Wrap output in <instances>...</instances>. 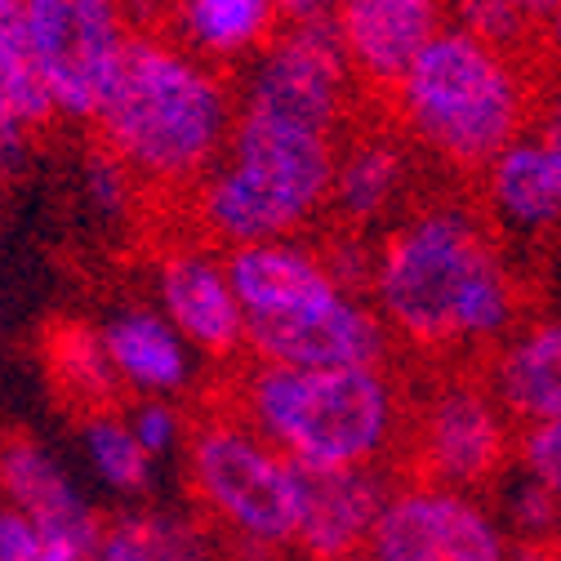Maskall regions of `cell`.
I'll return each mask as SVG.
<instances>
[{
	"instance_id": "23",
	"label": "cell",
	"mask_w": 561,
	"mask_h": 561,
	"mask_svg": "<svg viewBox=\"0 0 561 561\" xmlns=\"http://www.w3.org/2000/svg\"><path fill=\"white\" fill-rule=\"evenodd\" d=\"M433 513L442 561H513V539L504 522L468 490L433 485Z\"/></svg>"
},
{
	"instance_id": "2",
	"label": "cell",
	"mask_w": 561,
	"mask_h": 561,
	"mask_svg": "<svg viewBox=\"0 0 561 561\" xmlns=\"http://www.w3.org/2000/svg\"><path fill=\"white\" fill-rule=\"evenodd\" d=\"M237 125V90L219 67L201 62L179 41L129 32L121 72L94 116L99 148L134 183L192 192L224 157Z\"/></svg>"
},
{
	"instance_id": "17",
	"label": "cell",
	"mask_w": 561,
	"mask_h": 561,
	"mask_svg": "<svg viewBox=\"0 0 561 561\" xmlns=\"http://www.w3.org/2000/svg\"><path fill=\"white\" fill-rule=\"evenodd\" d=\"M481 215L495 232L513 237H548L561 228V170L539 134H522L481 174Z\"/></svg>"
},
{
	"instance_id": "25",
	"label": "cell",
	"mask_w": 561,
	"mask_h": 561,
	"mask_svg": "<svg viewBox=\"0 0 561 561\" xmlns=\"http://www.w3.org/2000/svg\"><path fill=\"white\" fill-rule=\"evenodd\" d=\"M81 442L90 455V468L121 495H144L152 485V468L157 459L138 446V437L129 433L125 414H94L81 424Z\"/></svg>"
},
{
	"instance_id": "28",
	"label": "cell",
	"mask_w": 561,
	"mask_h": 561,
	"mask_svg": "<svg viewBox=\"0 0 561 561\" xmlns=\"http://www.w3.org/2000/svg\"><path fill=\"white\" fill-rule=\"evenodd\" d=\"M125 424H129V433L138 437V446H144L152 459H161V455H170V450H179L187 442V419L170 401H161V397L138 401L125 414Z\"/></svg>"
},
{
	"instance_id": "27",
	"label": "cell",
	"mask_w": 561,
	"mask_h": 561,
	"mask_svg": "<svg viewBox=\"0 0 561 561\" xmlns=\"http://www.w3.org/2000/svg\"><path fill=\"white\" fill-rule=\"evenodd\" d=\"M504 517H508L504 530H508L513 543H548L557 535V526H561V500L522 472L517 490L508 495Z\"/></svg>"
},
{
	"instance_id": "4",
	"label": "cell",
	"mask_w": 561,
	"mask_h": 561,
	"mask_svg": "<svg viewBox=\"0 0 561 561\" xmlns=\"http://www.w3.org/2000/svg\"><path fill=\"white\" fill-rule=\"evenodd\" d=\"M392 129L450 174H481L535 129L526 58L450 23L388 94Z\"/></svg>"
},
{
	"instance_id": "22",
	"label": "cell",
	"mask_w": 561,
	"mask_h": 561,
	"mask_svg": "<svg viewBox=\"0 0 561 561\" xmlns=\"http://www.w3.org/2000/svg\"><path fill=\"white\" fill-rule=\"evenodd\" d=\"M366 561H442L437 513H433V481L397 477L392 495L383 500L370 539L362 548Z\"/></svg>"
},
{
	"instance_id": "31",
	"label": "cell",
	"mask_w": 561,
	"mask_h": 561,
	"mask_svg": "<svg viewBox=\"0 0 561 561\" xmlns=\"http://www.w3.org/2000/svg\"><path fill=\"white\" fill-rule=\"evenodd\" d=\"M41 557V530L27 513L0 508V561H36Z\"/></svg>"
},
{
	"instance_id": "8",
	"label": "cell",
	"mask_w": 561,
	"mask_h": 561,
	"mask_svg": "<svg viewBox=\"0 0 561 561\" xmlns=\"http://www.w3.org/2000/svg\"><path fill=\"white\" fill-rule=\"evenodd\" d=\"M232 90H237V112L312 129L343 144L347 121H353V99L362 85L343 58L330 19H321V23L280 27L272 45L241 67V81Z\"/></svg>"
},
{
	"instance_id": "12",
	"label": "cell",
	"mask_w": 561,
	"mask_h": 561,
	"mask_svg": "<svg viewBox=\"0 0 561 561\" xmlns=\"http://www.w3.org/2000/svg\"><path fill=\"white\" fill-rule=\"evenodd\" d=\"M157 299L161 317L179 330L192 353H205L215 362H237L245 353V312L215 245H170L157 259Z\"/></svg>"
},
{
	"instance_id": "35",
	"label": "cell",
	"mask_w": 561,
	"mask_h": 561,
	"mask_svg": "<svg viewBox=\"0 0 561 561\" xmlns=\"http://www.w3.org/2000/svg\"><path fill=\"white\" fill-rule=\"evenodd\" d=\"M535 45H539L548 58H557V62H561V0H557V10L543 19V27H539Z\"/></svg>"
},
{
	"instance_id": "34",
	"label": "cell",
	"mask_w": 561,
	"mask_h": 561,
	"mask_svg": "<svg viewBox=\"0 0 561 561\" xmlns=\"http://www.w3.org/2000/svg\"><path fill=\"white\" fill-rule=\"evenodd\" d=\"M330 5L334 0H276L280 23H321L330 19Z\"/></svg>"
},
{
	"instance_id": "30",
	"label": "cell",
	"mask_w": 561,
	"mask_h": 561,
	"mask_svg": "<svg viewBox=\"0 0 561 561\" xmlns=\"http://www.w3.org/2000/svg\"><path fill=\"white\" fill-rule=\"evenodd\" d=\"M85 192H90V201L99 205V215H125V209L134 205V192H138V183H134V174L112 157V152H94L90 161H85Z\"/></svg>"
},
{
	"instance_id": "11",
	"label": "cell",
	"mask_w": 561,
	"mask_h": 561,
	"mask_svg": "<svg viewBox=\"0 0 561 561\" xmlns=\"http://www.w3.org/2000/svg\"><path fill=\"white\" fill-rule=\"evenodd\" d=\"M330 27L366 94L388 99L446 27V0H334Z\"/></svg>"
},
{
	"instance_id": "5",
	"label": "cell",
	"mask_w": 561,
	"mask_h": 561,
	"mask_svg": "<svg viewBox=\"0 0 561 561\" xmlns=\"http://www.w3.org/2000/svg\"><path fill=\"white\" fill-rule=\"evenodd\" d=\"M339 138L237 112L232 138L192 192L196 241L219 254L263 241H295L325 219Z\"/></svg>"
},
{
	"instance_id": "7",
	"label": "cell",
	"mask_w": 561,
	"mask_h": 561,
	"mask_svg": "<svg viewBox=\"0 0 561 561\" xmlns=\"http://www.w3.org/2000/svg\"><path fill=\"white\" fill-rule=\"evenodd\" d=\"M517 433L522 428L504 414L477 366L437 370L424 388L410 392L397 477L477 495L517 463Z\"/></svg>"
},
{
	"instance_id": "33",
	"label": "cell",
	"mask_w": 561,
	"mask_h": 561,
	"mask_svg": "<svg viewBox=\"0 0 561 561\" xmlns=\"http://www.w3.org/2000/svg\"><path fill=\"white\" fill-rule=\"evenodd\" d=\"M99 561H152L144 548H138L116 522H107V539H103V552H99Z\"/></svg>"
},
{
	"instance_id": "38",
	"label": "cell",
	"mask_w": 561,
	"mask_h": 561,
	"mask_svg": "<svg viewBox=\"0 0 561 561\" xmlns=\"http://www.w3.org/2000/svg\"><path fill=\"white\" fill-rule=\"evenodd\" d=\"M174 5H179V0H174Z\"/></svg>"
},
{
	"instance_id": "21",
	"label": "cell",
	"mask_w": 561,
	"mask_h": 561,
	"mask_svg": "<svg viewBox=\"0 0 561 561\" xmlns=\"http://www.w3.org/2000/svg\"><path fill=\"white\" fill-rule=\"evenodd\" d=\"M45 366L58 388V401H67V410H77L81 424L94 414H116L125 388L107 362L103 334L94 325L58 321L45 343Z\"/></svg>"
},
{
	"instance_id": "3",
	"label": "cell",
	"mask_w": 561,
	"mask_h": 561,
	"mask_svg": "<svg viewBox=\"0 0 561 561\" xmlns=\"http://www.w3.org/2000/svg\"><path fill=\"white\" fill-rule=\"evenodd\" d=\"M228 414L254 428L272 450L304 468H383L397 472L405 446L410 392L392 366L383 370H290L245 362L232 383Z\"/></svg>"
},
{
	"instance_id": "24",
	"label": "cell",
	"mask_w": 561,
	"mask_h": 561,
	"mask_svg": "<svg viewBox=\"0 0 561 561\" xmlns=\"http://www.w3.org/2000/svg\"><path fill=\"white\" fill-rule=\"evenodd\" d=\"M0 99H5V107L27 129H41L58 116L49 103V90L41 81V67L32 58L23 0H0Z\"/></svg>"
},
{
	"instance_id": "32",
	"label": "cell",
	"mask_w": 561,
	"mask_h": 561,
	"mask_svg": "<svg viewBox=\"0 0 561 561\" xmlns=\"http://www.w3.org/2000/svg\"><path fill=\"white\" fill-rule=\"evenodd\" d=\"M535 134H539V144L552 152V161H557V170H561V94L548 99V103L539 107V116H535Z\"/></svg>"
},
{
	"instance_id": "14",
	"label": "cell",
	"mask_w": 561,
	"mask_h": 561,
	"mask_svg": "<svg viewBox=\"0 0 561 561\" xmlns=\"http://www.w3.org/2000/svg\"><path fill=\"white\" fill-rule=\"evenodd\" d=\"M414 148L388 125L353 129L339 144L334 161V183H330V205L325 219L339 232L366 237L370 228H392L405 215V201L414 192Z\"/></svg>"
},
{
	"instance_id": "20",
	"label": "cell",
	"mask_w": 561,
	"mask_h": 561,
	"mask_svg": "<svg viewBox=\"0 0 561 561\" xmlns=\"http://www.w3.org/2000/svg\"><path fill=\"white\" fill-rule=\"evenodd\" d=\"M286 27L276 0H179L174 5V32L187 54H196L209 67L250 62L272 45V36Z\"/></svg>"
},
{
	"instance_id": "18",
	"label": "cell",
	"mask_w": 561,
	"mask_h": 561,
	"mask_svg": "<svg viewBox=\"0 0 561 561\" xmlns=\"http://www.w3.org/2000/svg\"><path fill=\"white\" fill-rule=\"evenodd\" d=\"M0 490L19 513L36 522L41 535H67L103 552L107 522L85 504V495L36 442H5L0 446Z\"/></svg>"
},
{
	"instance_id": "9",
	"label": "cell",
	"mask_w": 561,
	"mask_h": 561,
	"mask_svg": "<svg viewBox=\"0 0 561 561\" xmlns=\"http://www.w3.org/2000/svg\"><path fill=\"white\" fill-rule=\"evenodd\" d=\"M23 23L54 112L94 125L129 45L125 0H23Z\"/></svg>"
},
{
	"instance_id": "13",
	"label": "cell",
	"mask_w": 561,
	"mask_h": 561,
	"mask_svg": "<svg viewBox=\"0 0 561 561\" xmlns=\"http://www.w3.org/2000/svg\"><path fill=\"white\" fill-rule=\"evenodd\" d=\"M392 485H397V472H383V468L330 472V468L295 463V552L304 561L362 557Z\"/></svg>"
},
{
	"instance_id": "15",
	"label": "cell",
	"mask_w": 561,
	"mask_h": 561,
	"mask_svg": "<svg viewBox=\"0 0 561 561\" xmlns=\"http://www.w3.org/2000/svg\"><path fill=\"white\" fill-rule=\"evenodd\" d=\"M224 267H228V280H232V295L245 312V325H272V321L308 317V312L334 304L339 295H347L330 276L321 250L308 245L304 237L228 250Z\"/></svg>"
},
{
	"instance_id": "37",
	"label": "cell",
	"mask_w": 561,
	"mask_h": 561,
	"mask_svg": "<svg viewBox=\"0 0 561 561\" xmlns=\"http://www.w3.org/2000/svg\"><path fill=\"white\" fill-rule=\"evenodd\" d=\"M347 561H366V557H347Z\"/></svg>"
},
{
	"instance_id": "16",
	"label": "cell",
	"mask_w": 561,
	"mask_h": 561,
	"mask_svg": "<svg viewBox=\"0 0 561 561\" xmlns=\"http://www.w3.org/2000/svg\"><path fill=\"white\" fill-rule=\"evenodd\" d=\"M477 370L517 428L557 424L561 419V317L522 321Z\"/></svg>"
},
{
	"instance_id": "10",
	"label": "cell",
	"mask_w": 561,
	"mask_h": 561,
	"mask_svg": "<svg viewBox=\"0 0 561 561\" xmlns=\"http://www.w3.org/2000/svg\"><path fill=\"white\" fill-rule=\"evenodd\" d=\"M245 353L250 362L290 370H383L397 357V339L370 299L339 295L308 317L245 325Z\"/></svg>"
},
{
	"instance_id": "6",
	"label": "cell",
	"mask_w": 561,
	"mask_h": 561,
	"mask_svg": "<svg viewBox=\"0 0 561 561\" xmlns=\"http://www.w3.org/2000/svg\"><path fill=\"white\" fill-rule=\"evenodd\" d=\"M187 485L201 513L254 552L295 548V463L219 401L187 424Z\"/></svg>"
},
{
	"instance_id": "1",
	"label": "cell",
	"mask_w": 561,
	"mask_h": 561,
	"mask_svg": "<svg viewBox=\"0 0 561 561\" xmlns=\"http://www.w3.org/2000/svg\"><path fill=\"white\" fill-rule=\"evenodd\" d=\"M370 308L397 339L428 357H490L522 325V280L468 196L410 205L375 241Z\"/></svg>"
},
{
	"instance_id": "36",
	"label": "cell",
	"mask_w": 561,
	"mask_h": 561,
	"mask_svg": "<svg viewBox=\"0 0 561 561\" xmlns=\"http://www.w3.org/2000/svg\"><path fill=\"white\" fill-rule=\"evenodd\" d=\"M548 557H552V561H561V526H557V535L548 539Z\"/></svg>"
},
{
	"instance_id": "26",
	"label": "cell",
	"mask_w": 561,
	"mask_h": 561,
	"mask_svg": "<svg viewBox=\"0 0 561 561\" xmlns=\"http://www.w3.org/2000/svg\"><path fill=\"white\" fill-rule=\"evenodd\" d=\"M446 10H450V23L526 58L543 19L557 10V0H446Z\"/></svg>"
},
{
	"instance_id": "29",
	"label": "cell",
	"mask_w": 561,
	"mask_h": 561,
	"mask_svg": "<svg viewBox=\"0 0 561 561\" xmlns=\"http://www.w3.org/2000/svg\"><path fill=\"white\" fill-rule=\"evenodd\" d=\"M517 468L561 500V419L517 433Z\"/></svg>"
},
{
	"instance_id": "19",
	"label": "cell",
	"mask_w": 561,
	"mask_h": 561,
	"mask_svg": "<svg viewBox=\"0 0 561 561\" xmlns=\"http://www.w3.org/2000/svg\"><path fill=\"white\" fill-rule=\"evenodd\" d=\"M99 334L121 388L170 401L192 383V347L161 317V308H121L99 325Z\"/></svg>"
}]
</instances>
